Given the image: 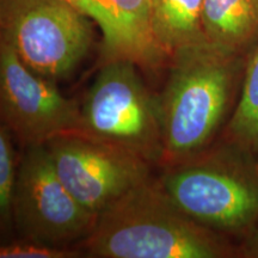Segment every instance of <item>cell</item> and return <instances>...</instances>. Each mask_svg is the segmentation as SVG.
Returning a JSON list of instances; mask_svg holds the SVG:
<instances>
[{
  "instance_id": "obj_9",
  "label": "cell",
  "mask_w": 258,
  "mask_h": 258,
  "mask_svg": "<svg viewBox=\"0 0 258 258\" xmlns=\"http://www.w3.org/2000/svg\"><path fill=\"white\" fill-rule=\"evenodd\" d=\"M70 2L101 28L103 63L124 60L143 70H156L169 61L154 40L151 0Z\"/></svg>"
},
{
  "instance_id": "obj_14",
  "label": "cell",
  "mask_w": 258,
  "mask_h": 258,
  "mask_svg": "<svg viewBox=\"0 0 258 258\" xmlns=\"http://www.w3.org/2000/svg\"><path fill=\"white\" fill-rule=\"evenodd\" d=\"M84 256L78 247L55 246L41 241L19 239L0 249V258H77Z\"/></svg>"
},
{
  "instance_id": "obj_6",
  "label": "cell",
  "mask_w": 258,
  "mask_h": 258,
  "mask_svg": "<svg viewBox=\"0 0 258 258\" xmlns=\"http://www.w3.org/2000/svg\"><path fill=\"white\" fill-rule=\"evenodd\" d=\"M12 219L23 239L69 246L91 233L97 215L61 182L46 145H35L18 165Z\"/></svg>"
},
{
  "instance_id": "obj_11",
  "label": "cell",
  "mask_w": 258,
  "mask_h": 258,
  "mask_svg": "<svg viewBox=\"0 0 258 258\" xmlns=\"http://www.w3.org/2000/svg\"><path fill=\"white\" fill-rule=\"evenodd\" d=\"M202 11L203 0H151L153 36L167 59L183 48L209 42Z\"/></svg>"
},
{
  "instance_id": "obj_1",
  "label": "cell",
  "mask_w": 258,
  "mask_h": 258,
  "mask_svg": "<svg viewBox=\"0 0 258 258\" xmlns=\"http://www.w3.org/2000/svg\"><path fill=\"white\" fill-rule=\"evenodd\" d=\"M98 258H220L234 250L180 211L151 178L97 215L95 227L76 245Z\"/></svg>"
},
{
  "instance_id": "obj_3",
  "label": "cell",
  "mask_w": 258,
  "mask_h": 258,
  "mask_svg": "<svg viewBox=\"0 0 258 258\" xmlns=\"http://www.w3.org/2000/svg\"><path fill=\"white\" fill-rule=\"evenodd\" d=\"M159 184L180 211L213 231L249 237L258 225V170L232 154L202 151L169 165Z\"/></svg>"
},
{
  "instance_id": "obj_7",
  "label": "cell",
  "mask_w": 258,
  "mask_h": 258,
  "mask_svg": "<svg viewBox=\"0 0 258 258\" xmlns=\"http://www.w3.org/2000/svg\"><path fill=\"white\" fill-rule=\"evenodd\" d=\"M44 145L61 182L95 215L150 179L147 160L85 132L57 135Z\"/></svg>"
},
{
  "instance_id": "obj_8",
  "label": "cell",
  "mask_w": 258,
  "mask_h": 258,
  "mask_svg": "<svg viewBox=\"0 0 258 258\" xmlns=\"http://www.w3.org/2000/svg\"><path fill=\"white\" fill-rule=\"evenodd\" d=\"M55 83L25 66L14 48L0 38L2 121L28 147L83 132L82 108L66 98Z\"/></svg>"
},
{
  "instance_id": "obj_12",
  "label": "cell",
  "mask_w": 258,
  "mask_h": 258,
  "mask_svg": "<svg viewBox=\"0 0 258 258\" xmlns=\"http://www.w3.org/2000/svg\"><path fill=\"white\" fill-rule=\"evenodd\" d=\"M226 139L241 152L258 157V47L245 57L243 86L226 127Z\"/></svg>"
},
{
  "instance_id": "obj_10",
  "label": "cell",
  "mask_w": 258,
  "mask_h": 258,
  "mask_svg": "<svg viewBox=\"0 0 258 258\" xmlns=\"http://www.w3.org/2000/svg\"><path fill=\"white\" fill-rule=\"evenodd\" d=\"M203 28L213 46L246 57L258 47V0H203Z\"/></svg>"
},
{
  "instance_id": "obj_4",
  "label": "cell",
  "mask_w": 258,
  "mask_h": 258,
  "mask_svg": "<svg viewBox=\"0 0 258 258\" xmlns=\"http://www.w3.org/2000/svg\"><path fill=\"white\" fill-rule=\"evenodd\" d=\"M131 61L104 62L82 108L83 132L132 151L148 163L164 158L159 97Z\"/></svg>"
},
{
  "instance_id": "obj_5",
  "label": "cell",
  "mask_w": 258,
  "mask_h": 258,
  "mask_svg": "<svg viewBox=\"0 0 258 258\" xmlns=\"http://www.w3.org/2000/svg\"><path fill=\"white\" fill-rule=\"evenodd\" d=\"M0 38L34 72L67 78L92 44L89 17L70 0H0Z\"/></svg>"
},
{
  "instance_id": "obj_13",
  "label": "cell",
  "mask_w": 258,
  "mask_h": 258,
  "mask_svg": "<svg viewBox=\"0 0 258 258\" xmlns=\"http://www.w3.org/2000/svg\"><path fill=\"white\" fill-rule=\"evenodd\" d=\"M10 129L2 123L0 127V218L2 225L8 226L12 219V202L18 166L16 165V153L12 145Z\"/></svg>"
},
{
  "instance_id": "obj_15",
  "label": "cell",
  "mask_w": 258,
  "mask_h": 258,
  "mask_svg": "<svg viewBox=\"0 0 258 258\" xmlns=\"http://www.w3.org/2000/svg\"><path fill=\"white\" fill-rule=\"evenodd\" d=\"M241 253L246 257H258V225L252 233L247 237V241L244 245V250L241 251Z\"/></svg>"
},
{
  "instance_id": "obj_2",
  "label": "cell",
  "mask_w": 258,
  "mask_h": 258,
  "mask_svg": "<svg viewBox=\"0 0 258 258\" xmlns=\"http://www.w3.org/2000/svg\"><path fill=\"white\" fill-rule=\"evenodd\" d=\"M159 96L166 165L205 151L228 111L245 57L211 42L176 51Z\"/></svg>"
}]
</instances>
